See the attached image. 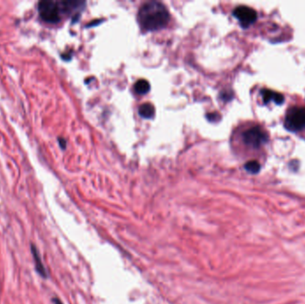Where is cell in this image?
Segmentation results:
<instances>
[{"instance_id":"cell-9","label":"cell","mask_w":305,"mask_h":304,"mask_svg":"<svg viewBox=\"0 0 305 304\" xmlns=\"http://www.w3.org/2000/svg\"><path fill=\"white\" fill-rule=\"evenodd\" d=\"M32 254H33L35 264H36V270H37V272L41 274V276H42V277H47V272L45 270L44 265L41 262V257L39 255L37 249L34 246H32Z\"/></svg>"},{"instance_id":"cell-8","label":"cell","mask_w":305,"mask_h":304,"mask_svg":"<svg viewBox=\"0 0 305 304\" xmlns=\"http://www.w3.org/2000/svg\"><path fill=\"white\" fill-rule=\"evenodd\" d=\"M136 93L139 95L146 94L150 90V84L146 80H139L134 85Z\"/></svg>"},{"instance_id":"cell-11","label":"cell","mask_w":305,"mask_h":304,"mask_svg":"<svg viewBox=\"0 0 305 304\" xmlns=\"http://www.w3.org/2000/svg\"><path fill=\"white\" fill-rule=\"evenodd\" d=\"M54 304H62L61 301H59L58 299H54Z\"/></svg>"},{"instance_id":"cell-10","label":"cell","mask_w":305,"mask_h":304,"mask_svg":"<svg viewBox=\"0 0 305 304\" xmlns=\"http://www.w3.org/2000/svg\"><path fill=\"white\" fill-rule=\"evenodd\" d=\"M244 169L247 170L248 173H252V174H256V173L260 172L261 169V166L259 164V162L256 161H250V162H246L244 165Z\"/></svg>"},{"instance_id":"cell-3","label":"cell","mask_w":305,"mask_h":304,"mask_svg":"<svg viewBox=\"0 0 305 304\" xmlns=\"http://www.w3.org/2000/svg\"><path fill=\"white\" fill-rule=\"evenodd\" d=\"M285 128L289 131H299L305 128V109L294 107L290 109L285 120Z\"/></svg>"},{"instance_id":"cell-2","label":"cell","mask_w":305,"mask_h":304,"mask_svg":"<svg viewBox=\"0 0 305 304\" xmlns=\"http://www.w3.org/2000/svg\"><path fill=\"white\" fill-rule=\"evenodd\" d=\"M77 4V2L41 1L39 4V13L43 20L54 24L61 20L63 13L73 9Z\"/></svg>"},{"instance_id":"cell-6","label":"cell","mask_w":305,"mask_h":304,"mask_svg":"<svg viewBox=\"0 0 305 304\" xmlns=\"http://www.w3.org/2000/svg\"><path fill=\"white\" fill-rule=\"evenodd\" d=\"M261 97L263 99L265 104H268L269 102H274L277 105H282L284 103V97L282 94L272 91L270 89H263L261 91Z\"/></svg>"},{"instance_id":"cell-4","label":"cell","mask_w":305,"mask_h":304,"mask_svg":"<svg viewBox=\"0 0 305 304\" xmlns=\"http://www.w3.org/2000/svg\"><path fill=\"white\" fill-rule=\"evenodd\" d=\"M243 140L245 145L258 148L268 140V135L259 127L249 128L243 133Z\"/></svg>"},{"instance_id":"cell-1","label":"cell","mask_w":305,"mask_h":304,"mask_svg":"<svg viewBox=\"0 0 305 304\" xmlns=\"http://www.w3.org/2000/svg\"><path fill=\"white\" fill-rule=\"evenodd\" d=\"M139 24L146 31H156L165 27L169 21L167 7L158 1L143 4L138 14Z\"/></svg>"},{"instance_id":"cell-7","label":"cell","mask_w":305,"mask_h":304,"mask_svg":"<svg viewBox=\"0 0 305 304\" xmlns=\"http://www.w3.org/2000/svg\"><path fill=\"white\" fill-rule=\"evenodd\" d=\"M139 115L143 118L151 119L155 115V107L149 103H146L140 105L139 109Z\"/></svg>"},{"instance_id":"cell-5","label":"cell","mask_w":305,"mask_h":304,"mask_svg":"<svg viewBox=\"0 0 305 304\" xmlns=\"http://www.w3.org/2000/svg\"><path fill=\"white\" fill-rule=\"evenodd\" d=\"M234 16L239 21L241 25L244 28H247L251 24H254V22L257 19V13L256 11L251 8V7H245V6H241L237 7L233 11Z\"/></svg>"}]
</instances>
